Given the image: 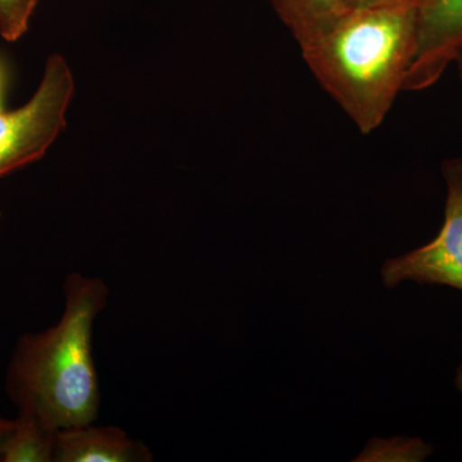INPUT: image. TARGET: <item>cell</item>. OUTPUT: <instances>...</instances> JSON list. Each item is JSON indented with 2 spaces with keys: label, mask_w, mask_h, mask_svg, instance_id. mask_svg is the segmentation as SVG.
Segmentation results:
<instances>
[{
  "label": "cell",
  "mask_w": 462,
  "mask_h": 462,
  "mask_svg": "<svg viewBox=\"0 0 462 462\" xmlns=\"http://www.w3.org/2000/svg\"><path fill=\"white\" fill-rule=\"evenodd\" d=\"M419 9L346 8L306 41L303 60L364 135L382 126L418 45Z\"/></svg>",
  "instance_id": "cell-1"
},
{
  "label": "cell",
  "mask_w": 462,
  "mask_h": 462,
  "mask_svg": "<svg viewBox=\"0 0 462 462\" xmlns=\"http://www.w3.org/2000/svg\"><path fill=\"white\" fill-rule=\"evenodd\" d=\"M62 319L42 333L23 337L9 365L7 389L20 412L53 430L93 424L100 392L93 358V325L107 303L98 278L69 273Z\"/></svg>",
  "instance_id": "cell-2"
},
{
  "label": "cell",
  "mask_w": 462,
  "mask_h": 462,
  "mask_svg": "<svg viewBox=\"0 0 462 462\" xmlns=\"http://www.w3.org/2000/svg\"><path fill=\"white\" fill-rule=\"evenodd\" d=\"M74 76L65 58H48L38 90L23 107L0 112V178L44 156L66 126Z\"/></svg>",
  "instance_id": "cell-3"
},
{
  "label": "cell",
  "mask_w": 462,
  "mask_h": 462,
  "mask_svg": "<svg viewBox=\"0 0 462 462\" xmlns=\"http://www.w3.org/2000/svg\"><path fill=\"white\" fill-rule=\"evenodd\" d=\"M442 173L447 190L443 226L428 245L383 264L385 287L415 282L462 291V158L446 160Z\"/></svg>",
  "instance_id": "cell-4"
},
{
  "label": "cell",
  "mask_w": 462,
  "mask_h": 462,
  "mask_svg": "<svg viewBox=\"0 0 462 462\" xmlns=\"http://www.w3.org/2000/svg\"><path fill=\"white\" fill-rule=\"evenodd\" d=\"M462 47V0H427L419 8L418 45L403 90L436 85Z\"/></svg>",
  "instance_id": "cell-5"
},
{
  "label": "cell",
  "mask_w": 462,
  "mask_h": 462,
  "mask_svg": "<svg viewBox=\"0 0 462 462\" xmlns=\"http://www.w3.org/2000/svg\"><path fill=\"white\" fill-rule=\"evenodd\" d=\"M151 451L117 427L91 424L58 430L56 462H148Z\"/></svg>",
  "instance_id": "cell-6"
},
{
  "label": "cell",
  "mask_w": 462,
  "mask_h": 462,
  "mask_svg": "<svg viewBox=\"0 0 462 462\" xmlns=\"http://www.w3.org/2000/svg\"><path fill=\"white\" fill-rule=\"evenodd\" d=\"M58 430L29 412L18 413L8 431L0 462H51L57 448Z\"/></svg>",
  "instance_id": "cell-7"
},
{
  "label": "cell",
  "mask_w": 462,
  "mask_h": 462,
  "mask_svg": "<svg viewBox=\"0 0 462 462\" xmlns=\"http://www.w3.org/2000/svg\"><path fill=\"white\" fill-rule=\"evenodd\" d=\"M270 3L297 42L314 35L346 9L342 0H270Z\"/></svg>",
  "instance_id": "cell-8"
},
{
  "label": "cell",
  "mask_w": 462,
  "mask_h": 462,
  "mask_svg": "<svg viewBox=\"0 0 462 462\" xmlns=\"http://www.w3.org/2000/svg\"><path fill=\"white\" fill-rule=\"evenodd\" d=\"M434 448L421 438L396 437L391 439L374 438L363 454L354 461L361 462H421L433 455Z\"/></svg>",
  "instance_id": "cell-9"
},
{
  "label": "cell",
  "mask_w": 462,
  "mask_h": 462,
  "mask_svg": "<svg viewBox=\"0 0 462 462\" xmlns=\"http://www.w3.org/2000/svg\"><path fill=\"white\" fill-rule=\"evenodd\" d=\"M39 0H0V35L14 42L29 30Z\"/></svg>",
  "instance_id": "cell-10"
},
{
  "label": "cell",
  "mask_w": 462,
  "mask_h": 462,
  "mask_svg": "<svg viewBox=\"0 0 462 462\" xmlns=\"http://www.w3.org/2000/svg\"><path fill=\"white\" fill-rule=\"evenodd\" d=\"M427 0H342L345 8H420Z\"/></svg>",
  "instance_id": "cell-11"
},
{
  "label": "cell",
  "mask_w": 462,
  "mask_h": 462,
  "mask_svg": "<svg viewBox=\"0 0 462 462\" xmlns=\"http://www.w3.org/2000/svg\"><path fill=\"white\" fill-rule=\"evenodd\" d=\"M12 424H14V420H5V419L0 418V448H2L5 436L11 430Z\"/></svg>",
  "instance_id": "cell-12"
},
{
  "label": "cell",
  "mask_w": 462,
  "mask_h": 462,
  "mask_svg": "<svg viewBox=\"0 0 462 462\" xmlns=\"http://www.w3.org/2000/svg\"><path fill=\"white\" fill-rule=\"evenodd\" d=\"M5 72L3 69L2 63H0V112L3 111V96H5Z\"/></svg>",
  "instance_id": "cell-13"
},
{
  "label": "cell",
  "mask_w": 462,
  "mask_h": 462,
  "mask_svg": "<svg viewBox=\"0 0 462 462\" xmlns=\"http://www.w3.org/2000/svg\"><path fill=\"white\" fill-rule=\"evenodd\" d=\"M456 388L460 392L462 396V364L456 370V380H455Z\"/></svg>",
  "instance_id": "cell-14"
},
{
  "label": "cell",
  "mask_w": 462,
  "mask_h": 462,
  "mask_svg": "<svg viewBox=\"0 0 462 462\" xmlns=\"http://www.w3.org/2000/svg\"><path fill=\"white\" fill-rule=\"evenodd\" d=\"M454 63L457 66L458 74H460V78L462 80V47L458 50L457 54H456Z\"/></svg>",
  "instance_id": "cell-15"
}]
</instances>
